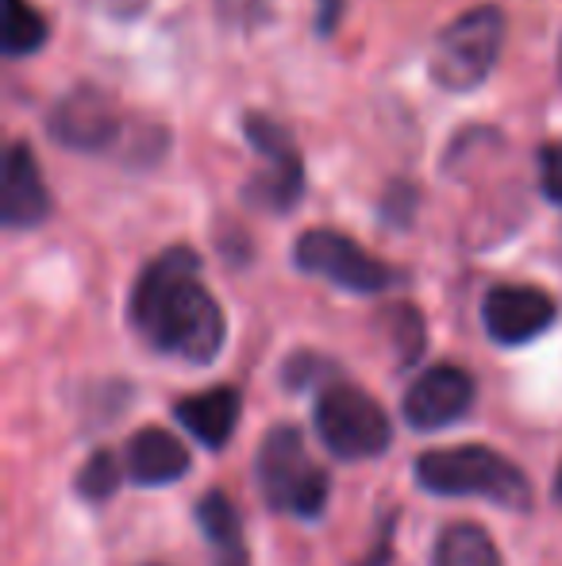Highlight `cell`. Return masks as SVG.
<instances>
[{
    "instance_id": "6da1fadb",
    "label": "cell",
    "mask_w": 562,
    "mask_h": 566,
    "mask_svg": "<svg viewBox=\"0 0 562 566\" xmlns=\"http://www.w3.org/2000/svg\"><path fill=\"white\" fill-rule=\"evenodd\" d=\"M128 321L158 355L209 366L227 343V316L201 282V254L170 247L139 274Z\"/></svg>"
},
{
    "instance_id": "7a4b0ae2",
    "label": "cell",
    "mask_w": 562,
    "mask_h": 566,
    "mask_svg": "<svg viewBox=\"0 0 562 566\" xmlns=\"http://www.w3.org/2000/svg\"><path fill=\"white\" fill-rule=\"evenodd\" d=\"M416 485L435 497H481L509 513L532 509V482L509 454L486 443L463 448H432L416 459Z\"/></svg>"
},
{
    "instance_id": "3957f363",
    "label": "cell",
    "mask_w": 562,
    "mask_h": 566,
    "mask_svg": "<svg viewBox=\"0 0 562 566\" xmlns=\"http://www.w3.org/2000/svg\"><path fill=\"white\" fill-rule=\"evenodd\" d=\"M255 482L271 513L316 521L328 509L331 478L308 454L305 436L293 424H278L263 436L255 454Z\"/></svg>"
},
{
    "instance_id": "277c9868",
    "label": "cell",
    "mask_w": 562,
    "mask_h": 566,
    "mask_svg": "<svg viewBox=\"0 0 562 566\" xmlns=\"http://www.w3.org/2000/svg\"><path fill=\"white\" fill-rule=\"evenodd\" d=\"M505 46V12L497 4H478L450 20L439 31L432 54H427V74L439 90L470 93L494 74Z\"/></svg>"
},
{
    "instance_id": "5b68a950",
    "label": "cell",
    "mask_w": 562,
    "mask_h": 566,
    "mask_svg": "<svg viewBox=\"0 0 562 566\" xmlns=\"http://www.w3.org/2000/svg\"><path fill=\"white\" fill-rule=\"evenodd\" d=\"M312 424L324 448L343 462L378 459L393 443L390 412L370 394H362L359 386H347V381H331L316 394Z\"/></svg>"
},
{
    "instance_id": "8992f818",
    "label": "cell",
    "mask_w": 562,
    "mask_h": 566,
    "mask_svg": "<svg viewBox=\"0 0 562 566\" xmlns=\"http://www.w3.org/2000/svg\"><path fill=\"white\" fill-rule=\"evenodd\" d=\"M293 262L297 270L312 277H324V282L339 285L347 293H385L401 282V274L390 266V262L374 259L370 251H362L351 235L331 228H312L293 243Z\"/></svg>"
},
{
    "instance_id": "52a82bcc",
    "label": "cell",
    "mask_w": 562,
    "mask_h": 566,
    "mask_svg": "<svg viewBox=\"0 0 562 566\" xmlns=\"http://www.w3.org/2000/svg\"><path fill=\"white\" fill-rule=\"evenodd\" d=\"M559 321V301L540 285H494L481 301L486 336L501 347H524Z\"/></svg>"
},
{
    "instance_id": "ba28073f",
    "label": "cell",
    "mask_w": 562,
    "mask_h": 566,
    "mask_svg": "<svg viewBox=\"0 0 562 566\" xmlns=\"http://www.w3.org/2000/svg\"><path fill=\"white\" fill-rule=\"evenodd\" d=\"M474 409V378L463 366L439 363L432 370H424L421 378L409 386L405 394V424L413 432H439L450 428Z\"/></svg>"
},
{
    "instance_id": "9c48e42d",
    "label": "cell",
    "mask_w": 562,
    "mask_h": 566,
    "mask_svg": "<svg viewBox=\"0 0 562 566\" xmlns=\"http://www.w3.org/2000/svg\"><path fill=\"white\" fill-rule=\"evenodd\" d=\"M243 135L271 158V174L251 186V201H258L271 212L293 209L300 201V193H305V166H300V155L293 147L289 132L282 124H274V119L251 113L243 119Z\"/></svg>"
},
{
    "instance_id": "30bf717a",
    "label": "cell",
    "mask_w": 562,
    "mask_h": 566,
    "mask_svg": "<svg viewBox=\"0 0 562 566\" xmlns=\"http://www.w3.org/2000/svg\"><path fill=\"white\" fill-rule=\"evenodd\" d=\"M51 139L62 143L70 150H82V155H93V150H105L108 143L120 135V116H116L113 101L100 90H82L66 93L59 105L51 108Z\"/></svg>"
},
{
    "instance_id": "8fae6325",
    "label": "cell",
    "mask_w": 562,
    "mask_h": 566,
    "mask_svg": "<svg viewBox=\"0 0 562 566\" xmlns=\"http://www.w3.org/2000/svg\"><path fill=\"white\" fill-rule=\"evenodd\" d=\"M51 217V193H46L43 170L28 143H12L4 158V181H0V220L4 228L23 231L39 228Z\"/></svg>"
},
{
    "instance_id": "7c38bea8",
    "label": "cell",
    "mask_w": 562,
    "mask_h": 566,
    "mask_svg": "<svg viewBox=\"0 0 562 566\" xmlns=\"http://www.w3.org/2000/svg\"><path fill=\"white\" fill-rule=\"evenodd\" d=\"M124 470H128V482L142 485V490L173 485L178 478H185L193 470V454L166 428H139L124 443Z\"/></svg>"
},
{
    "instance_id": "4fadbf2b",
    "label": "cell",
    "mask_w": 562,
    "mask_h": 566,
    "mask_svg": "<svg viewBox=\"0 0 562 566\" xmlns=\"http://www.w3.org/2000/svg\"><path fill=\"white\" fill-rule=\"evenodd\" d=\"M240 412H243V397L235 386H212L204 394L181 397L173 405V420L209 451L227 448V440L240 428Z\"/></svg>"
},
{
    "instance_id": "5bb4252c",
    "label": "cell",
    "mask_w": 562,
    "mask_h": 566,
    "mask_svg": "<svg viewBox=\"0 0 562 566\" xmlns=\"http://www.w3.org/2000/svg\"><path fill=\"white\" fill-rule=\"evenodd\" d=\"M197 524L209 539L212 566H251L247 539H243V521L232 497L220 490H209L197 501Z\"/></svg>"
},
{
    "instance_id": "9a60e30c",
    "label": "cell",
    "mask_w": 562,
    "mask_h": 566,
    "mask_svg": "<svg viewBox=\"0 0 562 566\" xmlns=\"http://www.w3.org/2000/svg\"><path fill=\"white\" fill-rule=\"evenodd\" d=\"M432 566H505V559L501 547L494 544V536L481 524L455 521L435 539Z\"/></svg>"
},
{
    "instance_id": "2e32d148",
    "label": "cell",
    "mask_w": 562,
    "mask_h": 566,
    "mask_svg": "<svg viewBox=\"0 0 562 566\" xmlns=\"http://www.w3.org/2000/svg\"><path fill=\"white\" fill-rule=\"evenodd\" d=\"M51 28H46L43 12L31 8L28 0H8L4 4V54L8 59H23L35 54L46 43Z\"/></svg>"
},
{
    "instance_id": "e0dca14e",
    "label": "cell",
    "mask_w": 562,
    "mask_h": 566,
    "mask_svg": "<svg viewBox=\"0 0 562 566\" xmlns=\"http://www.w3.org/2000/svg\"><path fill=\"white\" fill-rule=\"evenodd\" d=\"M124 474H128L124 459H116L113 451H93L89 459H85V467L77 470V493H82L85 501H93V505H100V501H108L120 490Z\"/></svg>"
},
{
    "instance_id": "ac0fdd59",
    "label": "cell",
    "mask_w": 562,
    "mask_h": 566,
    "mask_svg": "<svg viewBox=\"0 0 562 566\" xmlns=\"http://www.w3.org/2000/svg\"><path fill=\"white\" fill-rule=\"evenodd\" d=\"M540 189L548 201L562 205V139L540 150Z\"/></svg>"
},
{
    "instance_id": "d6986e66",
    "label": "cell",
    "mask_w": 562,
    "mask_h": 566,
    "mask_svg": "<svg viewBox=\"0 0 562 566\" xmlns=\"http://www.w3.org/2000/svg\"><path fill=\"white\" fill-rule=\"evenodd\" d=\"M343 20V0H316V31L331 35Z\"/></svg>"
},
{
    "instance_id": "ffe728a7",
    "label": "cell",
    "mask_w": 562,
    "mask_h": 566,
    "mask_svg": "<svg viewBox=\"0 0 562 566\" xmlns=\"http://www.w3.org/2000/svg\"><path fill=\"white\" fill-rule=\"evenodd\" d=\"M555 501L562 505V467H559V474H555Z\"/></svg>"
},
{
    "instance_id": "44dd1931",
    "label": "cell",
    "mask_w": 562,
    "mask_h": 566,
    "mask_svg": "<svg viewBox=\"0 0 562 566\" xmlns=\"http://www.w3.org/2000/svg\"><path fill=\"white\" fill-rule=\"evenodd\" d=\"M559 74H562V51H559Z\"/></svg>"
}]
</instances>
